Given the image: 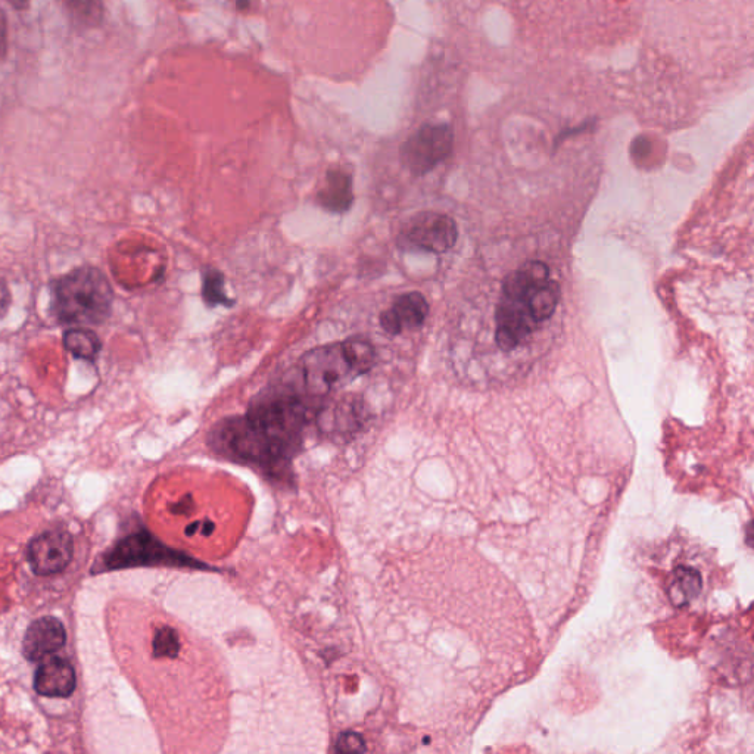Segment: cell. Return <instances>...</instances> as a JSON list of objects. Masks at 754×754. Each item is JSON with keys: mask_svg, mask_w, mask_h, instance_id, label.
<instances>
[{"mask_svg": "<svg viewBox=\"0 0 754 754\" xmlns=\"http://www.w3.org/2000/svg\"><path fill=\"white\" fill-rule=\"evenodd\" d=\"M453 148V132L445 124H428L417 130L401 149L405 167L416 174L429 173L439 162L450 155Z\"/></svg>", "mask_w": 754, "mask_h": 754, "instance_id": "cell-5", "label": "cell"}, {"mask_svg": "<svg viewBox=\"0 0 754 754\" xmlns=\"http://www.w3.org/2000/svg\"><path fill=\"white\" fill-rule=\"evenodd\" d=\"M8 2L17 9H23L26 8L30 0H8Z\"/></svg>", "mask_w": 754, "mask_h": 754, "instance_id": "cell-21", "label": "cell"}, {"mask_svg": "<svg viewBox=\"0 0 754 754\" xmlns=\"http://www.w3.org/2000/svg\"><path fill=\"white\" fill-rule=\"evenodd\" d=\"M180 641L179 635L176 634L174 629L164 626V628L158 629L157 635L154 638V654L155 657H174L179 653Z\"/></svg>", "mask_w": 754, "mask_h": 754, "instance_id": "cell-16", "label": "cell"}, {"mask_svg": "<svg viewBox=\"0 0 754 754\" xmlns=\"http://www.w3.org/2000/svg\"><path fill=\"white\" fill-rule=\"evenodd\" d=\"M76 671L67 660L52 657L37 669L34 690L43 697L67 699L76 691Z\"/></svg>", "mask_w": 754, "mask_h": 754, "instance_id": "cell-10", "label": "cell"}, {"mask_svg": "<svg viewBox=\"0 0 754 754\" xmlns=\"http://www.w3.org/2000/svg\"><path fill=\"white\" fill-rule=\"evenodd\" d=\"M674 582L675 594L679 595L681 601H688L696 597L700 590V576L696 570L681 569L676 572Z\"/></svg>", "mask_w": 754, "mask_h": 754, "instance_id": "cell-15", "label": "cell"}, {"mask_svg": "<svg viewBox=\"0 0 754 754\" xmlns=\"http://www.w3.org/2000/svg\"><path fill=\"white\" fill-rule=\"evenodd\" d=\"M73 550V537L67 531L43 532L28 544L27 562L36 575H56L70 565Z\"/></svg>", "mask_w": 754, "mask_h": 754, "instance_id": "cell-6", "label": "cell"}, {"mask_svg": "<svg viewBox=\"0 0 754 754\" xmlns=\"http://www.w3.org/2000/svg\"><path fill=\"white\" fill-rule=\"evenodd\" d=\"M560 301V286L554 280L548 279L547 282L537 286L529 292L526 297L528 302L529 313L532 319L537 323L545 322L553 316L557 305Z\"/></svg>", "mask_w": 754, "mask_h": 754, "instance_id": "cell-13", "label": "cell"}, {"mask_svg": "<svg viewBox=\"0 0 754 754\" xmlns=\"http://www.w3.org/2000/svg\"><path fill=\"white\" fill-rule=\"evenodd\" d=\"M67 643V631L61 620L45 616L28 626L23 641V654L28 662H40L61 650Z\"/></svg>", "mask_w": 754, "mask_h": 754, "instance_id": "cell-8", "label": "cell"}, {"mask_svg": "<svg viewBox=\"0 0 754 754\" xmlns=\"http://www.w3.org/2000/svg\"><path fill=\"white\" fill-rule=\"evenodd\" d=\"M202 297L208 305H230V299L224 292V277L220 271L207 270L202 283Z\"/></svg>", "mask_w": 754, "mask_h": 754, "instance_id": "cell-14", "label": "cell"}, {"mask_svg": "<svg viewBox=\"0 0 754 754\" xmlns=\"http://www.w3.org/2000/svg\"><path fill=\"white\" fill-rule=\"evenodd\" d=\"M336 750H338V752H364L366 747H364L360 735L348 732V734H344L339 738Z\"/></svg>", "mask_w": 754, "mask_h": 754, "instance_id": "cell-18", "label": "cell"}, {"mask_svg": "<svg viewBox=\"0 0 754 754\" xmlns=\"http://www.w3.org/2000/svg\"><path fill=\"white\" fill-rule=\"evenodd\" d=\"M65 5L79 15L81 20L95 23L102 17V5L99 0H64Z\"/></svg>", "mask_w": 754, "mask_h": 754, "instance_id": "cell-17", "label": "cell"}, {"mask_svg": "<svg viewBox=\"0 0 754 754\" xmlns=\"http://www.w3.org/2000/svg\"><path fill=\"white\" fill-rule=\"evenodd\" d=\"M136 566H179L205 569V565L179 551L171 550L157 538L142 531L118 542L105 556L104 569L115 570ZM208 569V567H207Z\"/></svg>", "mask_w": 754, "mask_h": 754, "instance_id": "cell-3", "label": "cell"}, {"mask_svg": "<svg viewBox=\"0 0 754 754\" xmlns=\"http://www.w3.org/2000/svg\"><path fill=\"white\" fill-rule=\"evenodd\" d=\"M317 199L324 210L330 213H345L350 210L354 201L350 174L342 170L329 171L324 188L320 190Z\"/></svg>", "mask_w": 754, "mask_h": 754, "instance_id": "cell-11", "label": "cell"}, {"mask_svg": "<svg viewBox=\"0 0 754 754\" xmlns=\"http://www.w3.org/2000/svg\"><path fill=\"white\" fill-rule=\"evenodd\" d=\"M457 238V224L453 218L426 211L416 214L405 223L398 242L404 248L444 254L456 245Z\"/></svg>", "mask_w": 754, "mask_h": 754, "instance_id": "cell-4", "label": "cell"}, {"mask_svg": "<svg viewBox=\"0 0 754 754\" xmlns=\"http://www.w3.org/2000/svg\"><path fill=\"white\" fill-rule=\"evenodd\" d=\"M11 302L12 297L8 285H6L5 280L0 279V319L8 313Z\"/></svg>", "mask_w": 754, "mask_h": 754, "instance_id": "cell-19", "label": "cell"}, {"mask_svg": "<svg viewBox=\"0 0 754 754\" xmlns=\"http://www.w3.org/2000/svg\"><path fill=\"white\" fill-rule=\"evenodd\" d=\"M375 351L360 339L326 345L307 352L301 360V377L311 395H327L372 369Z\"/></svg>", "mask_w": 754, "mask_h": 754, "instance_id": "cell-2", "label": "cell"}, {"mask_svg": "<svg viewBox=\"0 0 754 754\" xmlns=\"http://www.w3.org/2000/svg\"><path fill=\"white\" fill-rule=\"evenodd\" d=\"M114 291L101 270L81 266L58 277L51 286V313L68 326H102L112 313Z\"/></svg>", "mask_w": 754, "mask_h": 754, "instance_id": "cell-1", "label": "cell"}, {"mask_svg": "<svg viewBox=\"0 0 754 754\" xmlns=\"http://www.w3.org/2000/svg\"><path fill=\"white\" fill-rule=\"evenodd\" d=\"M429 304L420 292H408L395 299L394 304L383 311L380 326L389 335H400L404 330L417 329L425 323Z\"/></svg>", "mask_w": 754, "mask_h": 754, "instance_id": "cell-9", "label": "cell"}, {"mask_svg": "<svg viewBox=\"0 0 754 754\" xmlns=\"http://www.w3.org/2000/svg\"><path fill=\"white\" fill-rule=\"evenodd\" d=\"M62 344L74 357L89 363H95L102 350L101 338L90 327L74 326L65 330Z\"/></svg>", "mask_w": 754, "mask_h": 754, "instance_id": "cell-12", "label": "cell"}, {"mask_svg": "<svg viewBox=\"0 0 754 754\" xmlns=\"http://www.w3.org/2000/svg\"><path fill=\"white\" fill-rule=\"evenodd\" d=\"M537 322L529 313L526 298L503 297L497 310V344L501 350L512 351L532 330Z\"/></svg>", "mask_w": 754, "mask_h": 754, "instance_id": "cell-7", "label": "cell"}, {"mask_svg": "<svg viewBox=\"0 0 754 754\" xmlns=\"http://www.w3.org/2000/svg\"><path fill=\"white\" fill-rule=\"evenodd\" d=\"M6 48V21L3 18L2 11H0V58H2L3 52Z\"/></svg>", "mask_w": 754, "mask_h": 754, "instance_id": "cell-20", "label": "cell"}]
</instances>
